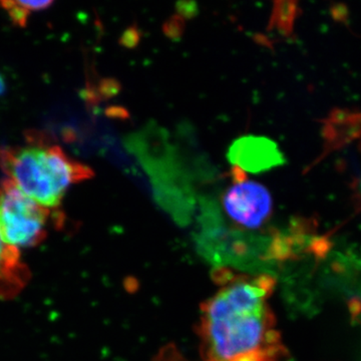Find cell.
<instances>
[{"mask_svg": "<svg viewBox=\"0 0 361 361\" xmlns=\"http://www.w3.org/2000/svg\"><path fill=\"white\" fill-rule=\"evenodd\" d=\"M228 158L240 170L260 173L284 163L283 154L275 142L267 137L246 135L234 142Z\"/></svg>", "mask_w": 361, "mask_h": 361, "instance_id": "cell-5", "label": "cell"}, {"mask_svg": "<svg viewBox=\"0 0 361 361\" xmlns=\"http://www.w3.org/2000/svg\"><path fill=\"white\" fill-rule=\"evenodd\" d=\"M216 280L217 290L201 306L203 361H281L284 348L269 304L274 279L223 267Z\"/></svg>", "mask_w": 361, "mask_h": 361, "instance_id": "cell-1", "label": "cell"}, {"mask_svg": "<svg viewBox=\"0 0 361 361\" xmlns=\"http://www.w3.org/2000/svg\"><path fill=\"white\" fill-rule=\"evenodd\" d=\"M18 250L7 245L0 232V296L13 295L25 285V268Z\"/></svg>", "mask_w": 361, "mask_h": 361, "instance_id": "cell-6", "label": "cell"}, {"mask_svg": "<svg viewBox=\"0 0 361 361\" xmlns=\"http://www.w3.org/2000/svg\"><path fill=\"white\" fill-rule=\"evenodd\" d=\"M223 207L233 224L241 228L239 233H254L269 220L273 200L270 192L263 185L240 179L226 191Z\"/></svg>", "mask_w": 361, "mask_h": 361, "instance_id": "cell-4", "label": "cell"}, {"mask_svg": "<svg viewBox=\"0 0 361 361\" xmlns=\"http://www.w3.org/2000/svg\"><path fill=\"white\" fill-rule=\"evenodd\" d=\"M51 210L26 196L11 180L0 186V232L16 250L35 246L44 238Z\"/></svg>", "mask_w": 361, "mask_h": 361, "instance_id": "cell-3", "label": "cell"}, {"mask_svg": "<svg viewBox=\"0 0 361 361\" xmlns=\"http://www.w3.org/2000/svg\"><path fill=\"white\" fill-rule=\"evenodd\" d=\"M6 80H4V78L2 77L1 73H0V96H2V94H4V92H6Z\"/></svg>", "mask_w": 361, "mask_h": 361, "instance_id": "cell-8", "label": "cell"}, {"mask_svg": "<svg viewBox=\"0 0 361 361\" xmlns=\"http://www.w3.org/2000/svg\"><path fill=\"white\" fill-rule=\"evenodd\" d=\"M52 4L51 1H23V0H7L0 2V6L6 11L9 18L18 26H25L30 14L42 11Z\"/></svg>", "mask_w": 361, "mask_h": 361, "instance_id": "cell-7", "label": "cell"}, {"mask_svg": "<svg viewBox=\"0 0 361 361\" xmlns=\"http://www.w3.org/2000/svg\"><path fill=\"white\" fill-rule=\"evenodd\" d=\"M0 168L23 194L51 211L59 208L71 185L94 176L61 147L40 141L0 149Z\"/></svg>", "mask_w": 361, "mask_h": 361, "instance_id": "cell-2", "label": "cell"}]
</instances>
